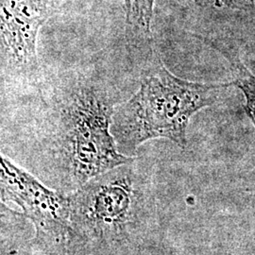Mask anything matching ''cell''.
<instances>
[{
    "instance_id": "7",
    "label": "cell",
    "mask_w": 255,
    "mask_h": 255,
    "mask_svg": "<svg viewBox=\"0 0 255 255\" xmlns=\"http://www.w3.org/2000/svg\"><path fill=\"white\" fill-rule=\"evenodd\" d=\"M224 53L232 65L233 84L238 87L245 97L244 109L247 116L252 120L255 127V75L245 66V64L237 56L224 50ZM255 190V185L252 188Z\"/></svg>"
},
{
    "instance_id": "2",
    "label": "cell",
    "mask_w": 255,
    "mask_h": 255,
    "mask_svg": "<svg viewBox=\"0 0 255 255\" xmlns=\"http://www.w3.org/2000/svg\"><path fill=\"white\" fill-rule=\"evenodd\" d=\"M229 83H201L171 73L153 53L138 91L116 108L111 131L119 150L131 156L146 141L164 138L184 148L192 117L219 101Z\"/></svg>"
},
{
    "instance_id": "1",
    "label": "cell",
    "mask_w": 255,
    "mask_h": 255,
    "mask_svg": "<svg viewBox=\"0 0 255 255\" xmlns=\"http://www.w3.org/2000/svg\"><path fill=\"white\" fill-rule=\"evenodd\" d=\"M54 101L45 146L66 190L76 191L93 178L135 161L119 150L111 131L116 108L108 90L80 80Z\"/></svg>"
},
{
    "instance_id": "3",
    "label": "cell",
    "mask_w": 255,
    "mask_h": 255,
    "mask_svg": "<svg viewBox=\"0 0 255 255\" xmlns=\"http://www.w3.org/2000/svg\"><path fill=\"white\" fill-rule=\"evenodd\" d=\"M133 163L99 175L68 195L76 241L117 244L141 225L146 218L147 188Z\"/></svg>"
},
{
    "instance_id": "4",
    "label": "cell",
    "mask_w": 255,
    "mask_h": 255,
    "mask_svg": "<svg viewBox=\"0 0 255 255\" xmlns=\"http://www.w3.org/2000/svg\"><path fill=\"white\" fill-rule=\"evenodd\" d=\"M2 202L17 204L35 227L33 246L43 255H60L76 242L69 196L52 190L35 177L1 156Z\"/></svg>"
},
{
    "instance_id": "6",
    "label": "cell",
    "mask_w": 255,
    "mask_h": 255,
    "mask_svg": "<svg viewBox=\"0 0 255 255\" xmlns=\"http://www.w3.org/2000/svg\"><path fill=\"white\" fill-rule=\"evenodd\" d=\"M155 0H124L126 35L131 46H149Z\"/></svg>"
},
{
    "instance_id": "5",
    "label": "cell",
    "mask_w": 255,
    "mask_h": 255,
    "mask_svg": "<svg viewBox=\"0 0 255 255\" xmlns=\"http://www.w3.org/2000/svg\"><path fill=\"white\" fill-rule=\"evenodd\" d=\"M50 13L49 0H0L2 79L36 80L37 38Z\"/></svg>"
}]
</instances>
